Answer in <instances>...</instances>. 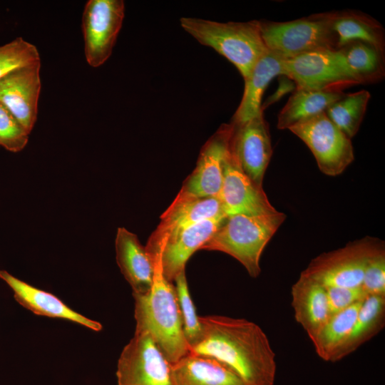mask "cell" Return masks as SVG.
<instances>
[{
  "label": "cell",
  "mask_w": 385,
  "mask_h": 385,
  "mask_svg": "<svg viewBox=\"0 0 385 385\" xmlns=\"http://www.w3.org/2000/svg\"><path fill=\"white\" fill-rule=\"evenodd\" d=\"M226 218L218 216L190 225L165 238L148 252L151 258L159 257L163 274L168 281L172 282L185 270L191 255L200 249Z\"/></svg>",
  "instance_id": "cell-15"
},
{
  "label": "cell",
  "mask_w": 385,
  "mask_h": 385,
  "mask_svg": "<svg viewBox=\"0 0 385 385\" xmlns=\"http://www.w3.org/2000/svg\"><path fill=\"white\" fill-rule=\"evenodd\" d=\"M200 340L190 352L212 356L234 370L246 385H274L275 354L255 323L221 315L199 317Z\"/></svg>",
  "instance_id": "cell-1"
},
{
  "label": "cell",
  "mask_w": 385,
  "mask_h": 385,
  "mask_svg": "<svg viewBox=\"0 0 385 385\" xmlns=\"http://www.w3.org/2000/svg\"><path fill=\"white\" fill-rule=\"evenodd\" d=\"M174 281L184 335L190 349L200 340L202 326L190 297L185 270L175 277Z\"/></svg>",
  "instance_id": "cell-28"
},
{
  "label": "cell",
  "mask_w": 385,
  "mask_h": 385,
  "mask_svg": "<svg viewBox=\"0 0 385 385\" xmlns=\"http://www.w3.org/2000/svg\"><path fill=\"white\" fill-rule=\"evenodd\" d=\"M155 266L151 289L133 294L135 300V332L148 333L171 364L190 353L185 339L175 285L163 274L159 257L152 258Z\"/></svg>",
  "instance_id": "cell-2"
},
{
  "label": "cell",
  "mask_w": 385,
  "mask_h": 385,
  "mask_svg": "<svg viewBox=\"0 0 385 385\" xmlns=\"http://www.w3.org/2000/svg\"><path fill=\"white\" fill-rule=\"evenodd\" d=\"M288 130L307 145L319 169L327 175H340L354 160L351 139L329 119L325 112L302 120Z\"/></svg>",
  "instance_id": "cell-7"
},
{
  "label": "cell",
  "mask_w": 385,
  "mask_h": 385,
  "mask_svg": "<svg viewBox=\"0 0 385 385\" xmlns=\"http://www.w3.org/2000/svg\"><path fill=\"white\" fill-rule=\"evenodd\" d=\"M330 315L364 301L368 296L361 286L355 287H325Z\"/></svg>",
  "instance_id": "cell-32"
},
{
  "label": "cell",
  "mask_w": 385,
  "mask_h": 385,
  "mask_svg": "<svg viewBox=\"0 0 385 385\" xmlns=\"http://www.w3.org/2000/svg\"><path fill=\"white\" fill-rule=\"evenodd\" d=\"M366 90L344 93L325 111L329 119L348 138L358 132L370 98Z\"/></svg>",
  "instance_id": "cell-27"
},
{
  "label": "cell",
  "mask_w": 385,
  "mask_h": 385,
  "mask_svg": "<svg viewBox=\"0 0 385 385\" xmlns=\"http://www.w3.org/2000/svg\"><path fill=\"white\" fill-rule=\"evenodd\" d=\"M337 49L353 41H364L384 51V29L375 19L354 10L329 12Z\"/></svg>",
  "instance_id": "cell-22"
},
{
  "label": "cell",
  "mask_w": 385,
  "mask_h": 385,
  "mask_svg": "<svg viewBox=\"0 0 385 385\" xmlns=\"http://www.w3.org/2000/svg\"><path fill=\"white\" fill-rule=\"evenodd\" d=\"M0 278L12 289L16 302L35 314L67 319L96 332L102 329L101 323L73 311L55 295L37 289L5 270H0Z\"/></svg>",
  "instance_id": "cell-18"
},
{
  "label": "cell",
  "mask_w": 385,
  "mask_h": 385,
  "mask_svg": "<svg viewBox=\"0 0 385 385\" xmlns=\"http://www.w3.org/2000/svg\"><path fill=\"white\" fill-rule=\"evenodd\" d=\"M284 78H282L279 86L275 93H273L265 103L264 105H262V109L263 110L267 106L275 103L279 98H281L285 93L293 90L294 87V83L289 79L288 78L284 76Z\"/></svg>",
  "instance_id": "cell-33"
},
{
  "label": "cell",
  "mask_w": 385,
  "mask_h": 385,
  "mask_svg": "<svg viewBox=\"0 0 385 385\" xmlns=\"http://www.w3.org/2000/svg\"><path fill=\"white\" fill-rule=\"evenodd\" d=\"M217 197L227 217L235 215H260L277 211L263 188L257 185L243 172L230 142L224 161L222 184Z\"/></svg>",
  "instance_id": "cell-11"
},
{
  "label": "cell",
  "mask_w": 385,
  "mask_h": 385,
  "mask_svg": "<svg viewBox=\"0 0 385 385\" xmlns=\"http://www.w3.org/2000/svg\"><path fill=\"white\" fill-rule=\"evenodd\" d=\"M344 94L343 91H323L295 88L278 115V129H289L302 120L325 112L331 104Z\"/></svg>",
  "instance_id": "cell-24"
},
{
  "label": "cell",
  "mask_w": 385,
  "mask_h": 385,
  "mask_svg": "<svg viewBox=\"0 0 385 385\" xmlns=\"http://www.w3.org/2000/svg\"><path fill=\"white\" fill-rule=\"evenodd\" d=\"M232 124L230 146L243 172L258 186L270 163L272 148L263 112L247 121Z\"/></svg>",
  "instance_id": "cell-12"
},
{
  "label": "cell",
  "mask_w": 385,
  "mask_h": 385,
  "mask_svg": "<svg viewBox=\"0 0 385 385\" xmlns=\"http://www.w3.org/2000/svg\"><path fill=\"white\" fill-rule=\"evenodd\" d=\"M361 287L368 296L385 297V251L375 256L369 262Z\"/></svg>",
  "instance_id": "cell-31"
},
{
  "label": "cell",
  "mask_w": 385,
  "mask_h": 385,
  "mask_svg": "<svg viewBox=\"0 0 385 385\" xmlns=\"http://www.w3.org/2000/svg\"><path fill=\"white\" fill-rule=\"evenodd\" d=\"M171 375L174 385H246L223 362L190 352L171 364Z\"/></svg>",
  "instance_id": "cell-20"
},
{
  "label": "cell",
  "mask_w": 385,
  "mask_h": 385,
  "mask_svg": "<svg viewBox=\"0 0 385 385\" xmlns=\"http://www.w3.org/2000/svg\"><path fill=\"white\" fill-rule=\"evenodd\" d=\"M337 50L357 84L378 83L384 78V50L364 41L350 42Z\"/></svg>",
  "instance_id": "cell-25"
},
{
  "label": "cell",
  "mask_w": 385,
  "mask_h": 385,
  "mask_svg": "<svg viewBox=\"0 0 385 385\" xmlns=\"http://www.w3.org/2000/svg\"><path fill=\"white\" fill-rule=\"evenodd\" d=\"M284 72L299 88L342 91L357 85L339 50L314 51L284 59Z\"/></svg>",
  "instance_id": "cell-8"
},
{
  "label": "cell",
  "mask_w": 385,
  "mask_h": 385,
  "mask_svg": "<svg viewBox=\"0 0 385 385\" xmlns=\"http://www.w3.org/2000/svg\"><path fill=\"white\" fill-rule=\"evenodd\" d=\"M41 61L9 73L0 79V103L29 134L37 119Z\"/></svg>",
  "instance_id": "cell-14"
},
{
  "label": "cell",
  "mask_w": 385,
  "mask_h": 385,
  "mask_svg": "<svg viewBox=\"0 0 385 385\" xmlns=\"http://www.w3.org/2000/svg\"><path fill=\"white\" fill-rule=\"evenodd\" d=\"M29 133L14 115L0 103V145L16 153L24 148Z\"/></svg>",
  "instance_id": "cell-30"
},
{
  "label": "cell",
  "mask_w": 385,
  "mask_h": 385,
  "mask_svg": "<svg viewBox=\"0 0 385 385\" xmlns=\"http://www.w3.org/2000/svg\"><path fill=\"white\" fill-rule=\"evenodd\" d=\"M180 25L201 44L212 48L230 61L244 79L268 51L257 20L221 23L185 17L180 19Z\"/></svg>",
  "instance_id": "cell-4"
},
{
  "label": "cell",
  "mask_w": 385,
  "mask_h": 385,
  "mask_svg": "<svg viewBox=\"0 0 385 385\" xmlns=\"http://www.w3.org/2000/svg\"><path fill=\"white\" fill-rule=\"evenodd\" d=\"M284 58L267 51L255 63L245 81L243 96L232 122L241 123L263 112L262 97L270 82L277 76H284Z\"/></svg>",
  "instance_id": "cell-21"
},
{
  "label": "cell",
  "mask_w": 385,
  "mask_h": 385,
  "mask_svg": "<svg viewBox=\"0 0 385 385\" xmlns=\"http://www.w3.org/2000/svg\"><path fill=\"white\" fill-rule=\"evenodd\" d=\"M117 264L133 289V294H144L152 288L154 262L136 235L119 227L115 238Z\"/></svg>",
  "instance_id": "cell-17"
},
{
  "label": "cell",
  "mask_w": 385,
  "mask_h": 385,
  "mask_svg": "<svg viewBox=\"0 0 385 385\" xmlns=\"http://www.w3.org/2000/svg\"><path fill=\"white\" fill-rule=\"evenodd\" d=\"M362 302L332 315L312 340L317 354L322 359L331 361L334 353L346 341Z\"/></svg>",
  "instance_id": "cell-26"
},
{
  "label": "cell",
  "mask_w": 385,
  "mask_h": 385,
  "mask_svg": "<svg viewBox=\"0 0 385 385\" xmlns=\"http://www.w3.org/2000/svg\"><path fill=\"white\" fill-rule=\"evenodd\" d=\"M385 324V297L369 295L359 309L353 327L332 362L342 359L376 336Z\"/></svg>",
  "instance_id": "cell-23"
},
{
  "label": "cell",
  "mask_w": 385,
  "mask_h": 385,
  "mask_svg": "<svg viewBox=\"0 0 385 385\" xmlns=\"http://www.w3.org/2000/svg\"><path fill=\"white\" fill-rule=\"evenodd\" d=\"M218 216H226L217 196H176L168 208L160 216V221L150 235L145 248L153 251L163 240L183 228L198 222Z\"/></svg>",
  "instance_id": "cell-16"
},
{
  "label": "cell",
  "mask_w": 385,
  "mask_h": 385,
  "mask_svg": "<svg viewBox=\"0 0 385 385\" xmlns=\"http://www.w3.org/2000/svg\"><path fill=\"white\" fill-rule=\"evenodd\" d=\"M384 251V244L380 240L363 237L318 255L300 274L324 287H359L369 262Z\"/></svg>",
  "instance_id": "cell-6"
},
{
  "label": "cell",
  "mask_w": 385,
  "mask_h": 385,
  "mask_svg": "<svg viewBox=\"0 0 385 385\" xmlns=\"http://www.w3.org/2000/svg\"><path fill=\"white\" fill-rule=\"evenodd\" d=\"M41 61L37 48L21 37L0 46V79L12 71Z\"/></svg>",
  "instance_id": "cell-29"
},
{
  "label": "cell",
  "mask_w": 385,
  "mask_h": 385,
  "mask_svg": "<svg viewBox=\"0 0 385 385\" xmlns=\"http://www.w3.org/2000/svg\"><path fill=\"white\" fill-rule=\"evenodd\" d=\"M125 12L122 0H89L83 10L82 29L87 63L96 68L111 56Z\"/></svg>",
  "instance_id": "cell-10"
},
{
  "label": "cell",
  "mask_w": 385,
  "mask_h": 385,
  "mask_svg": "<svg viewBox=\"0 0 385 385\" xmlns=\"http://www.w3.org/2000/svg\"><path fill=\"white\" fill-rule=\"evenodd\" d=\"M286 219L279 211L260 215H235L227 217L200 250L225 252L240 262L250 277L261 272L263 250Z\"/></svg>",
  "instance_id": "cell-3"
},
{
  "label": "cell",
  "mask_w": 385,
  "mask_h": 385,
  "mask_svg": "<svg viewBox=\"0 0 385 385\" xmlns=\"http://www.w3.org/2000/svg\"><path fill=\"white\" fill-rule=\"evenodd\" d=\"M232 130V123L222 124L202 148L196 167L184 181L179 197L217 196L222 184L225 155Z\"/></svg>",
  "instance_id": "cell-13"
},
{
  "label": "cell",
  "mask_w": 385,
  "mask_h": 385,
  "mask_svg": "<svg viewBox=\"0 0 385 385\" xmlns=\"http://www.w3.org/2000/svg\"><path fill=\"white\" fill-rule=\"evenodd\" d=\"M291 295L294 319L312 341L331 317L326 288L300 274L292 287Z\"/></svg>",
  "instance_id": "cell-19"
},
{
  "label": "cell",
  "mask_w": 385,
  "mask_h": 385,
  "mask_svg": "<svg viewBox=\"0 0 385 385\" xmlns=\"http://www.w3.org/2000/svg\"><path fill=\"white\" fill-rule=\"evenodd\" d=\"M267 49L284 59L321 50H337L329 12L289 21H259Z\"/></svg>",
  "instance_id": "cell-5"
},
{
  "label": "cell",
  "mask_w": 385,
  "mask_h": 385,
  "mask_svg": "<svg viewBox=\"0 0 385 385\" xmlns=\"http://www.w3.org/2000/svg\"><path fill=\"white\" fill-rule=\"evenodd\" d=\"M118 385H174L171 364L153 338L135 332L118 361Z\"/></svg>",
  "instance_id": "cell-9"
}]
</instances>
